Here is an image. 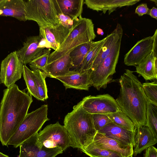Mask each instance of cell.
<instances>
[{
  "instance_id": "cell-5",
  "label": "cell",
  "mask_w": 157,
  "mask_h": 157,
  "mask_svg": "<svg viewBox=\"0 0 157 157\" xmlns=\"http://www.w3.org/2000/svg\"><path fill=\"white\" fill-rule=\"evenodd\" d=\"M48 112V106L45 104L28 113L10 140L8 145H12L17 148L24 142L38 133L44 123L49 120Z\"/></svg>"
},
{
  "instance_id": "cell-28",
  "label": "cell",
  "mask_w": 157,
  "mask_h": 157,
  "mask_svg": "<svg viewBox=\"0 0 157 157\" xmlns=\"http://www.w3.org/2000/svg\"><path fill=\"white\" fill-rule=\"evenodd\" d=\"M106 115L114 124L131 131L135 130V125L132 121L121 110Z\"/></svg>"
},
{
  "instance_id": "cell-40",
  "label": "cell",
  "mask_w": 157,
  "mask_h": 157,
  "mask_svg": "<svg viewBox=\"0 0 157 157\" xmlns=\"http://www.w3.org/2000/svg\"><path fill=\"white\" fill-rule=\"evenodd\" d=\"M4 0H0V5L4 1Z\"/></svg>"
},
{
  "instance_id": "cell-18",
  "label": "cell",
  "mask_w": 157,
  "mask_h": 157,
  "mask_svg": "<svg viewBox=\"0 0 157 157\" xmlns=\"http://www.w3.org/2000/svg\"><path fill=\"white\" fill-rule=\"evenodd\" d=\"M157 143V139L154 136L147 126L137 128L135 130L133 155L136 156Z\"/></svg>"
},
{
  "instance_id": "cell-32",
  "label": "cell",
  "mask_w": 157,
  "mask_h": 157,
  "mask_svg": "<svg viewBox=\"0 0 157 157\" xmlns=\"http://www.w3.org/2000/svg\"><path fill=\"white\" fill-rule=\"evenodd\" d=\"M142 86L144 92L148 101L157 105V81L143 83Z\"/></svg>"
},
{
  "instance_id": "cell-39",
  "label": "cell",
  "mask_w": 157,
  "mask_h": 157,
  "mask_svg": "<svg viewBox=\"0 0 157 157\" xmlns=\"http://www.w3.org/2000/svg\"><path fill=\"white\" fill-rule=\"evenodd\" d=\"M0 157H9L8 155L0 152Z\"/></svg>"
},
{
  "instance_id": "cell-17",
  "label": "cell",
  "mask_w": 157,
  "mask_h": 157,
  "mask_svg": "<svg viewBox=\"0 0 157 157\" xmlns=\"http://www.w3.org/2000/svg\"><path fill=\"white\" fill-rule=\"evenodd\" d=\"M140 0H85L87 7L97 12L102 11L105 14L108 11L109 14L118 7L133 5Z\"/></svg>"
},
{
  "instance_id": "cell-21",
  "label": "cell",
  "mask_w": 157,
  "mask_h": 157,
  "mask_svg": "<svg viewBox=\"0 0 157 157\" xmlns=\"http://www.w3.org/2000/svg\"><path fill=\"white\" fill-rule=\"evenodd\" d=\"M92 142L98 147L117 152L123 157L133 155V147H124L116 140L98 132Z\"/></svg>"
},
{
  "instance_id": "cell-6",
  "label": "cell",
  "mask_w": 157,
  "mask_h": 157,
  "mask_svg": "<svg viewBox=\"0 0 157 157\" xmlns=\"http://www.w3.org/2000/svg\"><path fill=\"white\" fill-rule=\"evenodd\" d=\"M26 20L36 21L40 28L53 27L59 24L53 0L26 1Z\"/></svg>"
},
{
  "instance_id": "cell-13",
  "label": "cell",
  "mask_w": 157,
  "mask_h": 157,
  "mask_svg": "<svg viewBox=\"0 0 157 157\" xmlns=\"http://www.w3.org/2000/svg\"><path fill=\"white\" fill-rule=\"evenodd\" d=\"M135 130H128L112 122L97 132L116 140L124 147H134Z\"/></svg>"
},
{
  "instance_id": "cell-20",
  "label": "cell",
  "mask_w": 157,
  "mask_h": 157,
  "mask_svg": "<svg viewBox=\"0 0 157 157\" xmlns=\"http://www.w3.org/2000/svg\"><path fill=\"white\" fill-rule=\"evenodd\" d=\"M58 13L69 17L74 21L82 17L83 0H53Z\"/></svg>"
},
{
  "instance_id": "cell-22",
  "label": "cell",
  "mask_w": 157,
  "mask_h": 157,
  "mask_svg": "<svg viewBox=\"0 0 157 157\" xmlns=\"http://www.w3.org/2000/svg\"><path fill=\"white\" fill-rule=\"evenodd\" d=\"M71 51L47 65L44 73L47 77L55 78L69 73L70 69L73 68L71 59L69 55Z\"/></svg>"
},
{
  "instance_id": "cell-27",
  "label": "cell",
  "mask_w": 157,
  "mask_h": 157,
  "mask_svg": "<svg viewBox=\"0 0 157 157\" xmlns=\"http://www.w3.org/2000/svg\"><path fill=\"white\" fill-rule=\"evenodd\" d=\"M34 74L38 100L44 101L48 98L45 79V74L39 70L32 71Z\"/></svg>"
},
{
  "instance_id": "cell-38",
  "label": "cell",
  "mask_w": 157,
  "mask_h": 157,
  "mask_svg": "<svg viewBox=\"0 0 157 157\" xmlns=\"http://www.w3.org/2000/svg\"><path fill=\"white\" fill-rule=\"evenodd\" d=\"M97 33L98 34L101 35V36L103 35L104 34L103 30L100 28H97Z\"/></svg>"
},
{
  "instance_id": "cell-26",
  "label": "cell",
  "mask_w": 157,
  "mask_h": 157,
  "mask_svg": "<svg viewBox=\"0 0 157 157\" xmlns=\"http://www.w3.org/2000/svg\"><path fill=\"white\" fill-rule=\"evenodd\" d=\"M81 150L90 157H123L117 152L98 147L92 142Z\"/></svg>"
},
{
  "instance_id": "cell-37",
  "label": "cell",
  "mask_w": 157,
  "mask_h": 157,
  "mask_svg": "<svg viewBox=\"0 0 157 157\" xmlns=\"http://www.w3.org/2000/svg\"><path fill=\"white\" fill-rule=\"evenodd\" d=\"M147 14L149 15L151 17L157 20V9L153 7L151 9H149Z\"/></svg>"
},
{
  "instance_id": "cell-3",
  "label": "cell",
  "mask_w": 157,
  "mask_h": 157,
  "mask_svg": "<svg viewBox=\"0 0 157 157\" xmlns=\"http://www.w3.org/2000/svg\"><path fill=\"white\" fill-rule=\"evenodd\" d=\"M64 126L70 140V147L80 149L91 143L97 131L94 126L92 114L86 111L81 101L65 116Z\"/></svg>"
},
{
  "instance_id": "cell-12",
  "label": "cell",
  "mask_w": 157,
  "mask_h": 157,
  "mask_svg": "<svg viewBox=\"0 0 157 157\" xmlns=\"http://www.w3.org/2000/svg\"><path fill=\"white\" fill-rule=\"evenodd\" d=\"M154 39L153 35L138 41L125 55L124 64L136 67L152 51Z\"/></svg>"
},
{
  "instance_id": "cell-7",
  "label": "cell",
  "mask_w": 157,
  "mask_h": 157,
  "mask_svg": "<svg viewBox=\"0 0 157 157\" xmlns=\"http://www.w3.org/2000/svg\"><path fill=\"white\" fill-rule=\"evenodd\" d=\"M121 36L109 55L94 69L90 70V79L92 85L98 90L105 88L116 73V68L118 60L121 41Z\"/></svg>"
},
{
  "instance_id": "cell-29",
  "label": "cell",
  "mask_w": 157,
  "mask_h": 157,
  "mask_svg": "<svg viewBox=\"0 0 157 157\" xmlns=\"http://www.w3.org/2000/svg\"><path fill=\"white\" fill-rule=\"evenodd\" d=\"M147 126L157 139V105L148 101L146 112Z\"/></svg>"
},
{
  "instance_id": "cell-1",
  "label": "cell",
  "mask_w": 157,
  "mask_h": 157,
  "mask_svg": "<svg viewBox=\"0 0 157 157\" xmlns=\"http://www.w3.org/2000/svg\"><path fill=\"white\" fill-rule=\"evenodd\" d=\"M0 103V141L8 142L28 114L32 96L14 84L4 89Z\"/></svg>"
},
{
  "instance_id": "cell-14",
  "label": "cell",
  "mask_w": 157,
  "mask_h": 157,
  "mask_svg": "<svg viewBox=\"0 0 157 157\" xmlns=\"http://www.w3.org/2000/svg\"><path fill=\"white\" fill-rule=\"evenodd\" d=\"M71 30L59 24L53 27L40 28L39 36L46 41L47 48H51L54 51H57L67 37Z\"/></svg>"
},
{
  "instance_id": "cell-31",
  "label": "cell",
  "mask_w": 157,
  "mask_h": 157,
  "mask_svg": "<svg viewBox=\"0 0 157 157\" xmlns=\"http://www.w3.org/2000/svg\"><path fill=\"white\" fill-rule=\"evenodd\" d=\"M22 74L27 86L28 93L38 100L33 71L26 65H24Z\"/></svg>"
},
{
  "instance_id": "cell-2",
  "label": "cell",
  "mask_w": 157,
  "mask_h": 157,
  "mask_svg": "<svg viewBox=\"0 0 157 157\" xmlns=\"http://www.w3.org/2000/svg\"><path fill=\"white\" fill-rule=\"evenodd\" d=\"M120 93L115 100L120 110L133 123L135 128L147 126L148 100L142 84L133 71L126 69L119 79Z\"/></svg>"
},
{
  "instance_id": "cell-19",
  "label": "cell",
  "mask_w": 157,
  "mask_h": 157,
  "mask_svg": "<svg viewBox=\"0 0 157 157\" xmlns=\"http://www.w3.org/2000/svg\"><path fill=\"white\" fill-rule=\"evenodd\" d=\"M26 1L23 0H4L0 5V16H10L25 21Z\"/></svg>"
},
{
  "instance_id": "cell-4",
  "label": "cell",
  "mask_w": 157,
  "mask_h": 157,
  "mask_svg": "<svg viewBox=\"0 0 157 157\" xmlns=\"http://www.w3.org/2000/svg\"><path fill=\"white\" fill-rule=\"evenodd\" d=\"M92 20L82 17L74 21L67 37L57 51L50 53L48 64L58 59L81 44L91 42L96 37Z\"/></svg>"
},
{
  "instance_id": "cell-16",
  "label": "cell",
  "mask_w": 157,
  "mask_h": 157,
  "mask_svg": "<svg viewBox=\"0 0 157 157\" xmlns=\"http://www.w3.org/2000/svg\"><path fill=\"white\" fill-rule=\"evenodd\" d=\"M41 38L39 36L27 37L23 46L16 51L18 57L24 65L31 62L44 49L39 47Z\"/></svg>"
},
{
  "instance_id": "cell-8",
  "label": "cell",
  "mask_w": 157,
  "mask_h": 157,
  "mask_svg": "<svg viewBox=\"0 0 157 157\" xmlns=\"http://www.w3.org/2000/svg\"><path fill=\"white\" fill-rule=\"evenodd\" d=\"M37 137L39 143L48 148L58 147L64 151L70 147L68 132L58 121L46 126L38 133Z\"/></svg>"
},
{
  "instance_id": "cell-33",
  "label": "cell",
  "mask_w": 157,
  "mask_h": 157,
  "mask_svg": "<svg viewBox=\"0 0 157 157\" xmlns=\"http://www.w3.org/2000/svg\"><path fill=\"white\" fill-rule=\"evenodd\" d=\"M92 119L94 127L97 131L112 122L108 116L105 114H92Z\"/></svg>"
},
{
  "instance_id": "cell-24",
  "label": "cell",
  "mask_w": 157,
  "mask_h": 157,
  "mask_svg": "<svg viewBox=\"0 0 157 157\" xmlns=\"http://www.w3.org/2000/svg\"><path fill=\"white\" fill-rule=\"evenodd\" d=\"M105 40V38L99 41L94 42L90 50L84 57L78 70L80 72L89 71L100 52Z\"/></svg>"
},
{
  "instance_id": "cell-35",
  "label": "cell",
  "mask_w": 157,
  "mask_h": 157,
  "mask_svg": "<svg viewBox=\"0 0 157 157\" xmlns=\"http://www.w3.org/2000/svg\"><path fill=\"white\" fill-rule=\"evenodd\" d=\"M149 10L147 3H142L137 6L135 13L139 16H142L144 14H147Z\"/></svg>"
},
{
  "instance_id": "cell-34",
  "label": "cell",
  "mask_w": 157,
  "mask_h": 157,
  "mask_svg": "<svg viewBox=\"0 0 157 157\" xmlns=\"http://www.w3.org/2000/svg\"><path fill=\"white\" fill-rule=\"evenodd\" d=\"M59 24L64 27L70 30L73 25L74 21L69 17L63 13L58 14Z\"/></svg>"
},
{
  "instance_id": "cell-10",
  "label": "cell",
  "mask_w": 157,
  "mask_h": 157,
  "mask_svg": "<svg viewBox=\"0 0 157 157\" xmlns=\"http://www.w3.org/2000/svg\"><path fill=\"white\" fill-rule=\"evenodd\" d=\"M24 65L16 51L8 54L1 64L0 78L2 83L7 88L15 84L21 77Z\"/></svg>"
},
{
  "instance_id": "cell-11",
  "label": "cell",
  "mask_w": 157,
  "mask_h": 157,
  "mask_svg": "<svg viewBox=\"0 0 157 157\" xmlns=\"http://www.w3.org/2000/svg\"><path fill=\"white\" fill-rule=\"evenodd\" d=\"M37 133L20 145L18 157H56L63 153V151L59 148H49L40 145L37 140Z\"/></svg>"
},
{
  "instance_id": "cell-15",
  "label": "cell",
  "mask_w": 157,
  "mask_h": 157,
  "mask_svg": "<svg viewBox=\"0 0 157 157\" xmlns=\"http://www.w3.org/2000/svg\"><path fill=\"white\" fill-rule=\"evenodd\" d=\"M90 74V70L82 72L78 70L70 71L66 75L55 78L59 80L66 89L73 88L88 90L92 85Z\"/></svg>"
},
{
  "instance_id": "cell-41",
  "label": "cell",
  "mask_w": 157,
  "mask_h": 157,
  "mask_svg": "<svg viewBox=\"0 0 157 157\" xmlns=\"http://www.w3.org/2000/svg\"><path fill=\"white\" fill-rule=\"evenodd\" d=\"M1 83H2V82L0 78V84H1Z\"/></svg>"
},
{
  "instance_id": "cell-25",
  "label": "cell",
  "mask_w": 157,
  "mask_h": 157,
  "mask_svg": "<svg viewBox=\"0 0 157 157\" xmlns=\"http://www.w3.org/2000/svg\"><path fill=\"white\" fill-rule=\"evenodd\" d=\"M94 41L86 43L78 46L72 50L70 53L73 67H80L82 61L90 50Z\"/></svg>"
},
{
  "instance_id": "cell-42",
  "label": "cell",
  "mask_w": 157,
  "mask_h": 157,
  "mask_svg": "<svg viewBox=\"0 0 157 157\" xmlns=\"http://www.w3.org/2000/svg\"><path fill=\"white\" fill-rule=\"evenodd\" d=\"M128 157H133V155H131V156H129Z\"/></svg>"
},
{
  "instance_id": "cell-23",
  "label": "cell",
  "mask_w": 157,
  "mask_h": 157,
  "mask_svg": "<svg viewBox=\"0 0 157 157\" xmlns=\"http://www.w3.org/2000/svg\"><path fill=\"white\" fill-rule=\"evenodd\" d=\"M136 72L146 80L157 78V54L152 51L136 67Z\"/></svg>"
},
{
  "instance_id": "cell-30",
  "label": "cell",
  "mask_w": 157,
  "mask_h": 157,
  "mask_svg": "<svg viewBox=\"0 0 157 157\" xmlns=\"http://www.w3.org/2000/svg\"><path fill=\"white\" fill-rule=\"evenodd\" d=\"M51 51L50 48H44L29 63L31 70H39L44 73L45 72Z\"/></svg>"
},
{
  "instance_id": "cell-9",
  "label": "cell",
  "mask_w": 157,
  "mask_h": 157,
  "mask_svg": "<svg viewBox=\"0 0 157 157\" xmlns=\"http://www.w3.org/2000/svg\"><path fill=\"white\" fill-rule=\"evenodd\" d=\"M82 101L83 109L92 114L107 115L120 110L116 100L108 94L88 96Z\"/></svg>"
},
{
  "instance_id": "cell-36",
  "label": "cell",
  "mask_w": 157,
  "mask_h": 157,
  "mask_svg": "<svg viewBox=\"0 0 157 157\" xmlns=\"http://www.w3.org/2000/svg\"><path fill=\"white\" fill-rule=\"evenodd\" d=\"M143 157H157V149L153 146L146 149Z\"/></svg>"
}]
</instances>
